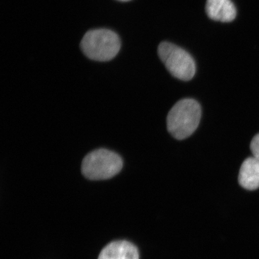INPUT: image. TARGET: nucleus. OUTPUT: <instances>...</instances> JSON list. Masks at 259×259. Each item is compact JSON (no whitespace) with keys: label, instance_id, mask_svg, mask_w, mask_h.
I'll use <instances>...</instances> for the list:
<instances>
[{"label":"nucleus","instance_id":"f257e3e1","mask_svg":"<svg viewBox=\"0 0 259 259\" xmlns=\"http://www.w3.org/2000/svg\"><path fill=\"white\" fill-rule=\"evenodd\" d=\"M202 109L198 102L187 98L177 102L167 115V129L177 140L190 137L200 122Z\"/></svg>","mask_w":259,"mask_h":259},{"label":"nucleus","instance_id":"f03ea898","mask_svg":"<svg viewBox=\"0 0 259 259\" xmlns=\"http://www.w3.org/2000/svg\"><path fill=\"white\" fill-rule=\"evenodd\" d=\"M120 37L107 29L90 30L81 42V49L87 57L93 61H111L120 51Z\"/></svg>","mask_w":259,"mask_h":259},{"label":"nucleus","instance_id":"7ed1b4c3","mask_svg":"<svg viewBox=\"0 0 259 259\" xmlns=\"http://www.w3.org/2000/svg\"><path fill=\"white\" fill-rule=\"evenodd\" d=\"M123 161L120 155L100 148L89 153L81 163L83 177L90 180L99 181L111 179L120 173Z\"/></svg>","mask_w":259,"mask_h":259},{"label":"nucleus","instance_id":"20e7f679","mask_svg":"<svg viewBox=\"0 0 259 259\" xmlns=\"http://www.w3.org/2000/svg\"><path fill=\"white\" fill-rule=\"evenodd\" d=\"M158 55L168 72L177 79L190 81L195 75V61L182 48L171 42H162L158 46Z\"/></svg>","mask_w":259,"mask_h":259},{"label":"nucleus","instance_id":"39448f33","mask_svg":"<svg viewBox=\"0 0 259 259\" xmlns=\"http://www.w3.org/2000/svg\"><path fill=\"white\" fill-rule=\"evenodd\" d=\"M206 13L209 18L223 23L233 21L237 14L231 0H207Z\"/></svg>","mask_w":259,"mask_h":259},{"label":"nucleus","instance_id":"423d86ee","mask_svg":"<svg viewBox=\"0 0 259 259\" xmlns=\"http://www.w3.org/2000/svg\"><path fill=\"white\" fill-rule=\"evenodd\" d=\"M98 259H139V250L128 241H114L102 249Z\"/></svg>","mask_w":259,"mask_h":259},{"label":"nucleus","instance_id":"0eeeda50","mask_svg":"<svg viewBox=\"0 0 259 259\" xmlns=\"http://www.w3.org/2000/svg\"><path fill=\"white\" fill-rule=\"evenodd\" d=\"M238 182L247 190L259 188V161L255 158L249 157L243 162L238 175Z\"/></svg>","mask_w":259,"mask_h":259},{"label":"nucleus","instance_id":"6e6552de","mask_svg":"<svg viewBox=\"0 0 259 259\" xmlns=\"http://www.w3.org/2000/svg\"><path fill=\"white\" fill-rule=\"evenodd\" d=\"M250 151H251L253 157L259 161V134L255 135L250 143Z\"/></svg>","mask_w":259,"mask_h":259},{"label":"nucleus","instance_id":"1a4fd4ad","mask_svg":"<svg viewBox=\"0 0 259 259\" xmlns=\"http://www.w3.org/2000/svg\"><path fill=\"white\" fill-rule=\"evenodd\" d=\"M119 1L127 2V1H130V0H119Z\"/></svg>","mask_w":259,"mask_h":259}]
</instances>
